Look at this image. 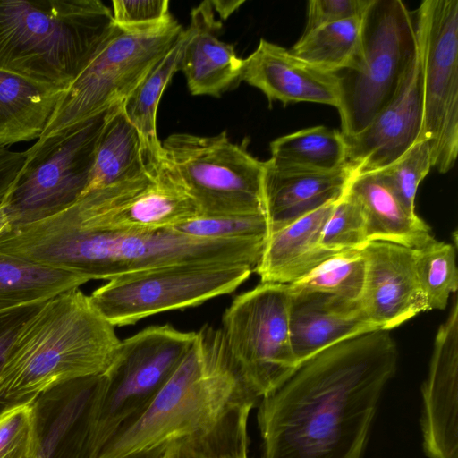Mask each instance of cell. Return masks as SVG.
<instances>
[{
  "label": "cell",
  "mask_w": 458,
  "mask_h": 458,
  "mask_svg": "<svg viewBox=\"0 0 458 458\" xmlns=\"http://www.w3.org/2000/svg\"><path fill=\"white\" fill-rule=\"evenodd\" d=\"M336 201L268 232L254 268L261 283L291 284L335 254L324 249L320 239Z\"/></svg>",
  "instance_id": "21"
},
{
  "label": "cell",
  "mask_w": 458,
  "mask_h": 458,
  "mask_svg": "<svg viewBox=\"0 0 458 458\" xmlns=\"http://www.w3.org/2000/svg\"><path fill=\"white\" fill-rule=\"evenodd\" d=\"M432 166V154L428 140L413 144L402 157L379 170L404 207L415 214V196L420 182Z\"/></svg>",
  "instance_id": "35"
},
{
  "label": "cell",
  "mask_w": 458,
  "mask_h": 458,
  "mask_svg": "<svg viewBox=\"0 0 458 458\" xmlns=\"http://www.w3.org/2000/svg\"><path fill=\"white\" fill-rule=\"evenodd\" d=\"M11 223L7 212L5 210L4 205L0 206V235L11 229Z\"/></svg>",
  "instance_id": "43"
},
{
  "label": "cell",
  "mask_w": 458,
  "mask_h": 458,
  "mask_svg": "<svg viewBox=\"0 0 458 458\" xmlns=\"http://www.w3.org/2000/svg\"><path fill=\"white\" fill-rule=\"evenodd\" d=\"M89 280L0 251V312L42 305Z\"/></svg>",
  "instance_id": "26"
},
{
  "label": "cell",
  "mask_w": 458,
  "mask_h": 458,
  "mask_svg": "<svg viewBox=\"0 0 458 458\" xmlns=\"http://www.w3.org/2000/svg\"><path fill=\"white\" fill-rule=\"evenodd\" d=\"M162 147L165 161L195 201L199 216L265 215L266 164L233 143L226 131L214 136L174 133Z\"/></svg>",
  "instance_id": "9"
},
{
  "label": "cell",
  "mask_w": 458,
  "mask_h": 458,
  "mask_svg": "<svg viewBox=\"0 0 458 458\" xmlns=\"http://www.w3.org/2000/svg\"><path fill=\"white\" fill-rule=\"evenodd\" d=\"M290 292V342L298 365L335 344L379 330L358 301L319 292Z\"/></svg>",
  "instance_id": "19"
},
{
  "label": "cell",
  "mask_w": 458,
  "mask_h": 458,
  "mask_svg": "<svg viewBox=\"0 0 458 458\" xmlns=\"http://www.w3.org/2000/svg\"><path fill=\"white\" fill-rule=\"evenodd\" d=\"M255 406L254 403L239 406L216 425L215 458H250L248 419Z\"/></svg>",
  "instance_id": "36"
},
{
  "label": "cell",
  "mask_w": 458,
  "mask_h": 458,
  "mask_svg": "<svg viewBox=\"0 0 458 458\" xmlns=\"http://www.w3.org/2000/svg\"><path fill=\"white\" fill-rule=\"evenodd\" d=\"M157 166L148 160L137 130L125 116L122 103L118 104L107 112L83 194L131 179Z\"/></svg>",
  "instance_id": "25"
},
{
  "label": "cell",
  "mask_w": 458,
  "mask_h": 458,
  "mask_svg": "<svg viewBox=\"0 0 458 458\" xmlns=\"http://www.w3.org/2000/svg\"><path fill=\"white\" fill-rule=\"evenodd\" d=\"M270 152L267 162L279 170L332 172L347 165L344 136L324 125L281 136L270 143Z\"/></svg>",
  "instance_id": "27"
},
{
  "label": "cell",
  "mask_w": 458,
  "mask_h": 458,
  "mask_svg": "<svg viewBox=\"0 0 458 458\" xmlns=\"http://www.w3.org/2000/svg\"><path fill=\"white\" fill-rule=\"evenodd\" d=\"M173 229L201 239H266L268 223L264 214L236 216H197Z\"/></svg>",
  "instance_id": "34"
},
{
  "label": "cell",
  "mask_w": 458,
  "mask_h": 458,
  "mask_svg": "<svg viewBox=\"0 0 458 458\" xmlns=\"http://www.w3.org/2000/svg\"><path fill=\"white\" fill-rule=\"evenodd\" d=\"M346 191L361 207L369 242L417 249L434 239L429 226L404 207L380 171L353 174Z\"/></svg>",
  "instance_id": "23"
},
{
  "label": "cell",
  "mask_w": 458,
  "mask_h": 458,
  "mask_svg": "<svg viewBox=\"0 0 458 458\" xmlns=\"http://www.w3.org/2000/svg\"><path fill=\"white\" fill-rule=\"evenodd\" d=\"M369 242L366 220L358 201L347 191L336 201L320 239V245L331 251L361 250Z\"/></svg>",
  "instance_id": "33"
},
{
  "label": "cell",
  "mask_w": 458,
  "mask_h": 458,
  "mask_svg": "<svg viewBox=\"0 0 458 458\" xmlns=\"http://www.w3.org/2000/svg\"><path fill=\"white\" fill-rule=\"evenodd\" d=\"M397 360L389 331L375 330L300 363L258 403L260 458H362Z\"/></svg>",
  "instance_id": "1"
},
{
  "label": "cell",
  "mask_w": 458,
  "mask_h": 458,
  "mask_svg": "<svg viewBox=\"0 0 458 458\" xmlns=\"http://www.w3.org/2000/svg\"><path fill=\"white\" fill-rule=\"evenodd\" d=\"M360 251L365 276L358 301L377 329L389 331L428 310L417 278L414 249L370 241Z\"/></svg>",
  "instance_id": "16"
},
{
  "label": "cell",
  "mask_w": 458,
  "mask_h": 458,
  "mask_svg": "<svg viewBox=\"0 0 458 458\" xmlns=\"http://www.w3.org/2000/svg\"><path fill=\"white\" fill-rule=\"evenodd\" d=\"M108 110L27 149V163L4 204L12 227L53 216L84 193Z\"/></svg>",
  "instance_id": "12"
},
{
  "label": "cell",
  "mask_w": 458,
  "mask_h": 458,
  "mask_svg": "<svg viewBox=\"0 0 458 458\" xmlns=\"http://www.w3.org/2000/svg\"><path fill=\"white\" fill-rule=\"evenodd\" d=\"M184 38L183 30L172 47L122 103L125 116L141 139L148 160L156 165L165 159L162 142L157 133V107L164 90L179 71Z\"/></svg>",
  "instance_id": "28"
},
{
  "label": "cell",
  "mask_w": 458,
  "mask_h": 458,
  "mask_svg": "<svg viewBox=\"0 0 458 458\" xmlns=\"http://www.w3.org/2000/svg\"><path fill=\"white\" fill-rule=\"evenodd\" d=\"M365 276V261L360 250L337 252L298 281L292 291L319 292L350 301H359Z\"/></svg>",
  "instance_id": "31"
},
{
  "label": "cell",
  "mask_w": 458,
  "mask_h": 458,
  "mask_svg": "<svg viewBox=\"0 0 458 458\" xmlns=\"http://www.w3.org/2000/svg\"><path fill=\"white\" fill-rule=\"evenodd\" d=\"M113 19L122 30L158 27L174 18L168 0H114Z\"/></svg>",
  "instance_id": "37"
},
{
  "label": "cell",
  "mask_w": 458,
  "mask_h": 458,
  "mask_svg": "<svg viewBox=\"0 0 458 458\" xmlns=\"http://www.w3.org/2000/svg\"><path fill=\"white\" fill-rule=\"evenodd\" d=\"M414 260L428 310H445L451 293L458 288L455 247L434 238L414 249Z\"/></svg>",
  "instance_id": "30"
},
{
  "label": "cell",
  "mask_w": 458,
  "mask_h": 458,
  "mask_svg": "<svg viewBox=\"0 0 458 458\" xmlns=\"http://www.w3.org/2000/svg\"><path fill=\"white\" fill-rule=\"evenodd\" d=\"M420 427L428 458H458V302L439 327L422 386Z\"/></svg>",
  "instance_id": "17"
},
{
  "label": "cell",
  "mask_w": 458,
  "mask_h": 458,
  "mask_svg": "<svg viewBox=\"0 0 458 458\" xmlns=\"http://www.w3.org/2000/svg\"><path fill=\"white\" fill-rule=\"evenodd\" d=\"M170 458H214L211 446L203 437H193L170 445Z\"/></svg>",
  "instance_id": "41"
},
{
  "label": "cell",
  "mask_w": 458,
  "mask_h": 458,
  "mask_svg": "<svg viewBox=\"0 0 458 458\" xmlns=\"http://www.w3.org/2000/svg\"><path fill=\"white\" fill-rule=\"evenodd\" d=\"M117 27V26H116ZM183 31L174 20L114 34L64 89L37 142H43L123 103Z\"/></svg>",
  "instance_id": "8"
},
{
  "label": "cell",
  "mask_w": 458,
  "mask_h": 458,
  "mask_svg": "<svg viewBox=\"0 0 458 458\" xmlns=\"http://www.w3.org/2000/svg\"><path fill=\"white\" fill-rule=\"evenodd\" d=\"M253 271L238 263H184L123 275L89 296L113 327L162 312L198 306L235 291Z\"/></svg>",
  "instance_id": "10"
},
{
  "label": "cell",
  "mask_w": 458,
  "mask_h": 458,
  "mask_svg": "<svg viewBox=\"0 0 458 458\" xmlns=\"http://www.w3.org/2000/svg\"><path fill=\"white\" fill-rule=\"evenodd\" d=\"M289 284L260 283L237 295L222 318L230 358L258 399L280 386L299 366L290 342Z\"/></svg>",
  "instance_id": "11"
},
{
  "label": "cell",
  "mask_w": 458,
  "mask_h": 458,
  "mask_svg": "<svg viewBox=\"0 0 458 458\" xmlns=\"http://www.w3.org/2000/svg\"><path fill=\"white\" fill-rule=\"evenodd\" d=\"M61 212L80 225L104 233L169 229L199 216L165 160L135 177L87 192Z\"/></svg>",
  "instance_id": "14"
},
{
  "label": "cell",
  "mask_w": 458,
  "mask_h": 458,
  "mask_svg": "<svg viewBox=\"0 0 458 458\" xmlns=\"http://www.w3.org/2000/svg\"><path fill=\"white\" fill-rule=\"evenodd\" d=\"M360 46L361 17H354L302 34L290 51L320 69L338 73L355 67Z\"/></svg>",
  "instance_id": "29"
},
{
  "label": "cell",
  "mask_w": 458,
  "mask_h": 458,
  "mask_svg": "<svg viewBox=\"0 0 458 458\" xmlns=\"http://www.w3.org/2000/svg\"><path fill=\"white\" fill-rule=\"evenodd\" d=\"M265 164L263 203L268 232L336 201L353 176L347 165L332 172H309L279 170Z\"/></svg>",
  "instance_id": "22"
},
{
  "label": "cell",
  "mask_w": 458,
  "mask_h": 458,
  "mask_svg": "<svg viewBox=\"0 0 458 458\" xmlns=\"http://www.w3.org/2000/svg\"><path fill=\"white\" fill-rule=\"evenodd\" d=\"M222 24L215 17L211 1H203L191 12L189 27L179 61L193 96H220L240 79L242 58L231 44L217 37Z\"/></svg>",
  "instance_id": "20"
},
{
  "label": "cell",
  "mask_w": 458,
  "mask_h": 458,
  "mask_svg": "<svg viewBox=\"0 0 458 458\" xmlns=\"http://www.w3.org/2000/svg\"><path fill=\"white\" fill-rule=\"evenodd\" d=\"M40 306H29L0 312V367L19 327Z\"/></svg>",
  "instance_id": "40"
},
{
  "label": "cell",
  "mask_w": 458,
  "mask_h": 458,
  "mask_svg": "<svg viewBox=\"0 0 458 458\" xmlns=\"http://www.w3.org/2000/svg\"><path fill=\"white\" fill-rule=\"evenodd\" d=\"M196 332L151 326L120 341L89 415L81 458H97L105 445L135 420L188 352Z\"/></svg>",
  "instance_id": "6"
},
{
  "label": "cell",
  "mask_w": 458,
  "mask_h": 458,
  "mask_svg": "<svg viewBox=\"0 0 458 458\" xmlns=\"http://www.w3.org/2000/svg\"><path fill=\"white\" fill-rule=\"evenodd\" d=\"M28 160V151L0 148V206L6 203Z\"/></svg>",
  "instance_id": "39"
},
{
  "label": "cell",
  "mask_w": 458,
  "mask_h": 458,
  "mask_svg": "<svg viewBox=\"0 0 458 458\" xmlns=\"http://www.w3.org/2000/svg\"><path fill=\"white\" fill-rule=\"evenodd\" d=\"M244 1H211L214 11L218 13L220 20H226Z\"/></svg>",
  "instance_id": "42"
},
{
  "label": "cell",
  "mask_w": 458,
  "mask_h": 458,
  "mask_svg": "<svg viewBox=\"0 0 458 458\" xmlns=\"http://www.w3.org/2000/svg\"><path fill=\"white\" fill-rule=\"evenodd\" d=\"M265 239L212 240L173 228L104 233L80 225L61 211L0 235V251L93 279L184 263L257 266Z\"/></svg>",
  "instance_id": "2"
},
{
  "label": "cell",
  "mask_w": 458,
  "mask_h": 458,
  "mask_svg": "<svg viewBox=\"0 0 458 458\" xmlns=\"http://www.w3.org/2000/svg\"><path fill=\"white\" fill-rule=\"evenodd\" d=\"M170 445L166 448V450L164 452V454L159 458H170V453H169Z\"/></svg>",
  "instance_id": "44"
},
{
  "label": "cell",
  "mask_w": 458,
  "mask_h": 458,
  "mask_svg": "<svg viewBox=\"0 0 458 458\" xmlns=\"http://www.w3.org/2000/svg\"><path fill=\"white\" fill-rule=\"evenodd\" d=\"M371 0H310L303 34L323 25L362 17Z\"/></svg>",
  "instance_id": "38"
},
{
  "label": "cell",
  "mask_w": 458,
  "mask_h": 458,
  "mask_svg": "<svg viewBox=\"0 0 458 458\" xmlns=\"http://www.w3.org/2000/svg\"><path fill=\"white\" fill-rule=\"evenodd\" d=\"M418 49L414 15L401 0H371L361 17L360 58L337 73L342 134L363 131L390 102Z\"/></svg>",
  "instance_id": "7"
},
{
  "label": "cell",
  "mask_w": 458,
  "mask_h": 458,
  "mask_svg": "<svg viewBox=\"0 0 458 458\" xmlns=\"http://www.w3.org/2000/svg\"><path fill=\"white\" fill-rule=\"evenodd\" d=\"M37 398L0 411V458H40Z\"/></svg>",
  "instance_id": "32"
},
{
  "label": "cell",
  "mask_w": 458,
  "mask_h": 458,
  "mask_svg": "<svg viewBox=\"0 0 458 458\" xmlns=\"http://www.w3.org/2000/svg\"><path fill=\"white\" fill-rule=\"evenodd\" d=\"M240 80L261 90L269 102H312L338 108L337 73L315 66L264 38L242 61Z\"/></svg>",
  "instance_id": "18"
},
{
  "label": "cell",
  "mask_w": 458,
  "mask_h": 458,
  "mask_svg": "<svg viewBox=\"0 0 458 458\" xmlns=\"http://www.w3.org/2000/svg\"><path fill=\"white\" fill-rule=\"evenodd\" d=\"M114 327L79 288L38 307L19 327L0 367V401L37 398L104 375L120 344Z\"/></svg>",
  "instance_id": "3"
},
{
  "label": "cell",
  "mask_w": 458,
  "mask_h": 458,
  "mask_svg": "<svg viewBox=\"0 0 458 458\" xmlns=\"http://www.w3.org/2000/svg\"><path fill=\"white\" fill-rule=\"evenodd\" d=\"M414 20L422 64L423 123L432 166L441 174L458 153V0H425Z\"/></svg>",
  "instance_id": "13"
},
{
  "label": "cell",
  "mask_w": 458,
  "mask_h": 458,
  "mask_svg": "<svg viewBox=\"0 0 458 458\" xmlns=\"http://www.w3.org/2000/svg\"><path fill=\"white\" fill-rule=\"evenodd\" d=\"M259 401L240 377L221 329L203 326L148 407L97 458H126L206 434L235 408Z\"/></svg>",
  "instance_id": "4"
},
{
  "label": "cell",
  "mask_w": 458,
  "mask_h": 458,
  "mask_svg": "<svg viewBox=\"0 0 458 458\" xmlns=\"http://www.w3.org/2000/svg\"><path fill=\"white\" fill-rule=\"evenodd\" d=\"M63 91L0 69V148L39 139Z\"/></svg>",
  "instance_id": "24"
},
{
  "label": "cell",
  "mask_w": 458,
  "mask_h": 458,
  "mask_svg": "<svg viewBox=\"0 0 458 458\" xmlns=\"http://www.w3.org/2000/svg\"><path fill=\"white\" fill-rule=\"evenodd\" d=\"M116 28L99 0H0V69L64 90Z\"/></svg>",
  "instance_id": "5"
},
{
  "label": "cell",
  "mask_w": 458,
  "mask_h": 458,
  "mask_svg": "<svg viewBox=\"0 0 458 458\" xmlns=\"http://www.w3.org/2000/svg\"><path fill=\"white\" fill-rule=\"evenodd\" d=\"M422 123V64L418 40L417 52L390 102L363 131L344 137L347 165L353 174L386 168L420 140Z\"/></svg>",
  "instance_id": "15"
}]
</instances>
